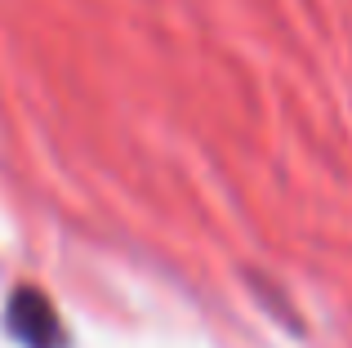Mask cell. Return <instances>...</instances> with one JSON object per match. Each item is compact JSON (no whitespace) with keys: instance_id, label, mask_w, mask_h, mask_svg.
<instances>
[{"instance_id":"obj_1","label":"cell","mask_w":352,"mask_h":348,"mask_svg":"<svg viewBox=\"0 0 352 348\" xmlns=\"http://www.w3.org/2000/svg\"><path fill=\"white\" fill-rule=\"evenodd\" d=\"M9 326H14V335L27 348H58V340H63L50 299L32 295V290H18L14 295V304H9Z\"/></svg>"}]
</instances>
